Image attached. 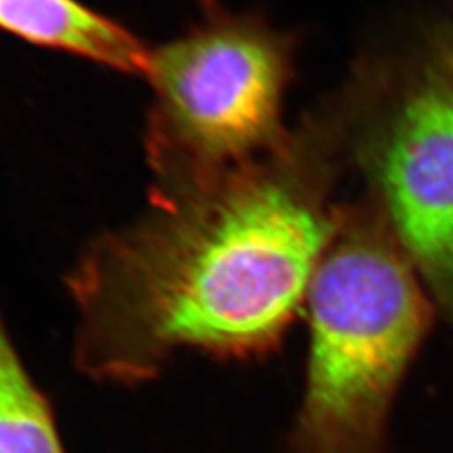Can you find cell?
I'll return each instance as SVG.
<instances>
[{"label": "cell", "instance_id": "1", "mask_svg": "<svg viewBox=\"0 0 453 453\" xmlns=\"http://www.w3.org/2000/svg\"><path fill=\"white\" fill-rule=\"evenodd\" d=\"M334 226L318 195L264 166L153 180L145 211L88 243L65 277L76 370L136 388L183 353H271Z\"/></svg>", "mask_w": 453, "mask_h": 453}, {"label": "cell", "instance_id": "2", "mask_svg": "<svg viewBox=\"0 0 453 453\" xmlns=\"http://www.w3.org/2000/svg\"><path fill=\"white\" fill-rule=\"evenodd\" d=\"M306 301V388L284 453H388L393 403L434 311L385 211L336 217Z\"/></svg>", "mask_w": 453, "mask_h": 453}, {"label": "cell", "instance_id": "3", "mask_svg": "<svg viewBox=\"0 0 453 453\" xmlns=\"http://www.w3.org/2000/svg\"><path fill=\"white\" fill-rule=\"evenodd\" d=\"M145 78L150 166L155 180L185 179L241 165L274 138L286 54L256 22L213 14L151 50Z\"/></svg>", "mask_w": 453, "mask_h": 453}, {"label": "cell", "instance_id": "4", "mask_svg": "<svg viewBox=\"0 0 453 453\" xmlns=\"http://www.w3.org/2000/svg\"><path fill=\"white\" fill-rule=\"evenodd\" d=\"M374 166L389 226L453 323V44L406 89Z\"/></svg>", "mask_w": 453, "mask_h": 453}, {"label": "cell", "instance_id": "5", "mask_svg": "<svg viewBox=\"0 0 453 453\" xmlns=\"http://www.w3.org/2000/svg\"><path fill=\"white\" fill-rule=\"evenodd\" d=\"M0 31L127 74L150 67L151 50L134 34L78 0H0Z\"/></svg>", "mask_w": 453, "mask_h": 453}, {"label": "cell", "instance_id": "6", "mask_svg": "<svg viewBox=\"0 0 453 453\" xmlns=\"http://www.w3.org/2000/svg\"><path fill=\"white\" fill-rule=\"evenodd\" d=\"M0 453H67L39 388L0 312Z\"/></svg>", "mask_w": 453, "mask_h": 453}]
</instances>
